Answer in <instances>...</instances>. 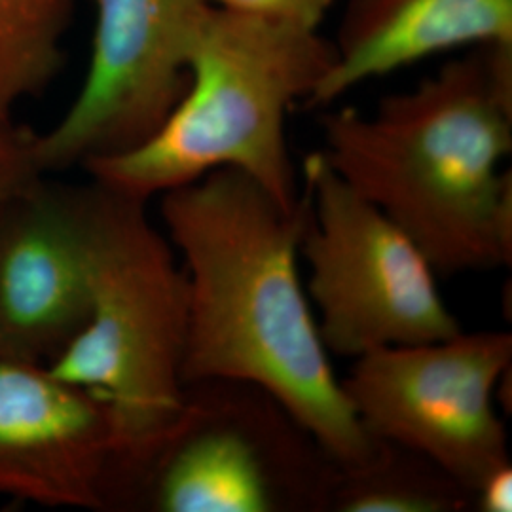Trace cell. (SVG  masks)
Segmentation results:
<instances>
[{
	"label": "cell",
	"mask_w": 512,
	"mask_h": 512,
	"mask_svg": "<svg viewBox=\"0 0 512 512\" xmlns=\"http://www.w3.org/2000/svg\"><path fill=\"white\" fill-rule=\"evenodd\" d=\"M219 8L317 29L334 0H209Z\"/></svg>",
	"instance_id": "9a60e30c"
},
{
	"label": "cell",
	"mask_w": 512,
	"mask_h": 512,
	"mask_svg": "<svg viewBox=\"0 0 512 512\" xmlns=\"http://www.w3.org/2000/svg\"><path fill=\"white\" fill-rule=\"evenodd\" d=\"M147 200L90 184V315L50 365L109 416L122 469H152L190 416L188 281Z\"/></svg>",
	"instance_id": "277c9868"
},
{
	"label": "cell",
	"mask_w": 512,
	"mask_h": 512,
	"mask_svg": "<svg viewBox=\"0 0 512 512\" xmlns=\"http://www.w3.org/2000/svg\"><path fill=\"white\" fill-rule=\"evenodd\" d=\"M334 61V42L317 29L211 4L190 55V86L164 126L137 148L82 165L93 181L141 200L234 167L293 209L302 190L285 118Z\"/></svg>",
	"instance_id": "3957f363"
},
{
	"label": "cell",
	"mask_w": 512,
	"mask_h": 512,
	"mask_svg": "<svg viewBox=\"0 0 512 512\" xmlns=\"http://www.w3.org/2000/svg\"><path fill=\"white\" fill-rule=\"evenodd\" d=\"M183 431L154 463L156 503L165 512L279 509L274 478L256 439L190 399Z\"/></svg>",
	"instance_id": "8fae6325"
},
{
	"label": "cell",
	"mask_w": 512,
	"mask_h": 512,
	"mask_svg": "<svg viewBox=\"0 0 512 512\" xmlns=\"http://www.w3.org/2000/svg\"><path fill=\"white\" fill-rule=\"evenodd\" d=\"M90 186L42 181L0 202V357L50 361L90 315Z\"/></svg>",
	"instance_id": "ba28073f"
},
{
	"label": "cell",
	"mask_w": 512,
	"mask_h": 512,
	"mask_svg": "<svg viewBox=\"0 0 512 512\" xmlns=\"http://www.w3.org/2000/svg\"><path fill=\"white\" fill-rule=\"evenodd\" d=\"M323 156L427 256L437 274L509 266L512 46L478 44L372 116H321Z\"/></svg>",
	"instance_id": "7a4b0ae2"
},
{
	"label": "cell",
	"mask_w": 512,
	"mask_h": 512,
	"mask_svg": "<svg viewBox=\"0 0 512 512\" xmlns=\"http://www.w3.org/2000/svg\"><path fill=\"white\" fill-rule=\"evenodd\" d=\"M308 220L300 256L306 293L329 353L357 359L382 348L448 340L461 332L420 247L313 152L304 160Z\"/></svg>",
	"instance_id": "5b68a950"
},
{
	"label": "cell",
	"mask_w": 512,
	"mask_h": 512,
	"mask_svg": "<svg viewBox=\"0 0 512 512\" xmlns=\"http://www.w3.org/2000/svg\"><path fill=\"white\" fill-rule=\"evenodd\" d=\"M90 71L55 128L35 135L42 173L128 152L162 128L190 86L209 0H93Z\"/></svg>",
	"instance_id": "52a82bcc"
},
{
	"label": "cell",
	"mask_w": 512,
	"mask_h": 512,
	"mask_svg": "<svg viewBox=\"0 0 512 512\" xmlns=\"http://www.w3.org/2000/svg\"><path fill=\"white\" fill-rule=\"evenodd\" d=\"M167 239L188 281L183 378L268 395L340 473L382 458L334 374L298 258L308 194L285 207L234 167L162 194Z\"/></svg>",
	"instance_id": "6da1fadb"
},
{
	"label": "cell",
	"mask_w": 512,
	"mask_h": 512,
	"mask_svg": "<svg viewBox=\"0 0 512 512\" xmlns=\"http://www.w3.org/2000/svg\"><path fill=\"white\" fill-rule=\"evenodd\" d=\"M476 505L482 512L512 511V469L511 463L499 467L492 475L486 476L476 488Z\"/></svg>",
	"instance_id": "2e32d148"
},
{
	"label": "cell",
	"mask_w": 512,
	"mask_h": 512,
	"mask_svg": "<svg viewBox=\"0 0 512 512\" xmlns=\"http://www.w3.org/2000/svg\"><path fill=\"white\" fill-rule=\"evenodd\" d=\"M35 135L10 116H0V202L44 175L35 156Z\"/></svg>",
	"instance_id": "5bb4252c"
},
{
	"label": "cell",
	"mask_w": 512,
	"mask_h": 512,
	"mask_svg": "<svg viewBox=\"0 0 512 512\" xmlns=\"http://www.w3.org/2000/svg\"><path fill=\"white\" fill-rule=\"evenodd\" d=\"M71 6L73 0H0V116L54 78Z\"/></svg>",
	"instance_id": "4fadbf2b"
},
{
	"label": "cell",
	"mask_w": 512,
	"mask_h": 512,
	"mask_svg": "<svg viewBox=\"0 0 512 512\" xmlns=\"http://www.w3.org/2000/svg\"><path fill=\"white\" fill-rule=\"evenodd\" d=\"M511 363L509 332L461 330L365 353L340 384L372 437L431 461L475 497L482 480L509 463L494 399Z\"/></svg>",
	"instance_id": "8992f818"
},
{
	"label": "cell",
	"mask_w": 512,
	"mask_h": 512,
	"mask_svg": "<svg viewBox=\"0 0 512 512\" xmlns=\"http://www.w3.org/2000/svg\"><path fill=\"white\" fill-rule=\"evenodd\" d=\"M467 44L512 46V0H349L334 67L306 105L327 107L365 80Z\"/></svg>",
	"instance_id": "30bf717a"
},
{
	"label": "cell",
	"mask_w": 512,
	"mask_h": 512,
	"mask_svg": "<svg viewBox=\"0 0 512 512\" xmlns=\"http://www.w3.org/2000/svg\"><path fill=\"white\" fill-rule=\"evenodd\" d=\"M408 452V450H406ZM385 442L384 454L357 473H336L329 497L344 512H450L473 495L431 461Z\"/></svg>",
	"instance_id": "7c38bea8"
},
{
	"label": "cell",
	"mask_w": 512,
	"mask_h": 512,
	"mask_svg": "<svg viewBox=\"0 0 512 512\" xmlns=\"http://www.w3.org/2000/svg\"><path fill=\"white\" fill-rule=\"evenodd\" d=\"M116 465L105 408L46 365L0 357V495L97 509Z\"/></svg>",
	"instance_id": "9c48e42d"
}]
</instances>
